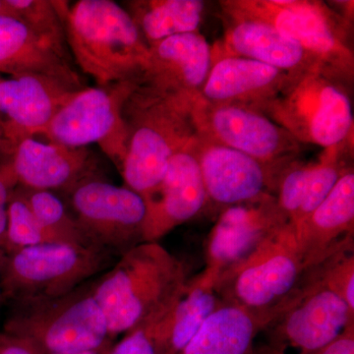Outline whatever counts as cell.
I'll use <instances>...</instances> for the list:
<instances>
[{"mask_svg": "<svg viewBox=\"0 0 354 354\" xmlns=\"http://www.w3.org/2000/svg\"><path fill=\"white\" fill-rule=\"evenodd\" d=\"M190 278L186 263L158 242H143L120 256L93 286L111 339L165 318Z\"/></svg>", "mask_w": 354, "mask_h": 354, "instance_id": "cell-1", "label": "cell"}, {"mask_svg": "<svg viewBox=\"0 0 354 354\" xmlns=\"http://www.w3.org/2000/svg\"><path fill=\"white\" fill-rule=\"evenodd\" d=\"M193 100L138 84L123 104L127 149L120 171L143 199L157 190L171 158L197 136Z\"/></svg>", "mask_w": 354, "mask_h": 354, "instance_id": "cell-2", "label": "cell"}, {"mask_svg": "<svg viewBox=\"0 0 354 354\" xmlns=\"http://www.w3.org/2000/svg\"><path fill=\"white\" fill-rule=\"evenodd\" d=\"M67 46L97 86L141 82L149 46L124 7L113 0H79L64 13Z\"/></svg>", "mask_w": 354, "mask_h": 354, "instance_id": "cell-3", "label": "cell"}, {"mask_svg": "<svg viewBox=\"0 0 354 354\" xmlns=\"http://www.w3.org/2000/svg\"><path fill=\"white\" fill-rule=\"evenodd\" d=\"M227 17L259 21L297 41L326 73L353 85L354 55L348 44L351 21L313 0H223Z\"/></svg>", "mask_w": 354, "mask_h": 354, "instance_id": "cell-4", "label": "cell"}, {"mask_svg": "<svg viewBox=\"0 0 354 354\" xmlns=\"http://www.w3.org/2000/svg\"><path fill=\"white\" fill-rule=\"evenodd\" d=\"M97 246L53 242L0 254V288L12 305L67 295L116 262Z\"/></svg>", "mask_w": 354, "mask_h": 354, "instance_id": "cell-5", "label": "cell"}, {"mask_svg": "<svg viewBox=\"0 0 354 354\" xmlns=\"http://www.w3.org/2000/svg\"><path fill=\"white\" fill-rule=\"evenodd\" d=\"M349 88L321 68L290 75L274 99L255 111L286 130L300 144L323 149L353 142Z\"/></svg>", "mask_w": 354, "mask_h": 354, "instance_id": "cell-6", "label": "cell"}, {"mask_svg": "<svg viewBox=\"0 0 354 354\" xmlns=\"http://www.w3.org/2000/svg\"><path fill=\"white\" fill-rule=\"evenodd\" d=\"M94 281L48 299L10 305L3 330L32 344L41 354L81 353L113 342L93 292Z\"/></svg>", "mask_w": 354, "mask_h": 354, "instance_id": "cell-7", "label": "cell"}, {"mask_svg": "<svg viewBox=\"0 0 354 354\" xmlns=\"http://www.w3.org/2000/svg\"><path fill=\"white\" fill-rule=\"evenodd\" d=\"M308 270L290 223L214 288L225 304L279 316L293 301Z\"/></svg>", "mask_w": 354, "mask_h": 354, "instance_id": "cell-8", "label": "cell"}, {"mask_svg": "<svg viewBox=\"0 0 354 354\" xmlns=\"http://www.w3.org/2000/svg\"><path fill=\"white\" fill-rule=\"evenodd\" d=\"M138 84L116 83L78 91L55 113L41 136L69 148L97 144L120 171L127 149L123 104Z\"/></svg>", "mask_w": 354, "mask_h": 354, "instance_id": "cell-9", "label": "cell"}, {"mask_svg": "<svg viewBox=\"0 0 354 354\" xmlns=\"http://www.w3.org/2000/svg\"><path fill=\"white\" fill-rule=\"evenodd\" d=\"M191 113L197 135L266 165L285 167L301 152L302 144L255 109L214 104L198 95L191 104Z\"/></svg>", "mask_w": 354, "mask_h": 354, "instance_id": "cell-10", "label": "cell"}, {"mask_svg": "<svg viewBox=\"0 0 354 354\" xmlns=\"http://www.w3.org/2000/svg\"><path fill=\"white\" fill-rule=\"evenodd\" d=\"M67 194L72 215L95 245L120 257L143 243L147 207L138 193L93 177Z\"/></svg>", "mask_w": 354, "mask_h": 354, "instance_id": "cell-11", "label": "cell"}, {"mask_svg": "<svg viewBox=\"0 0 354 354\" xmlns=\"http://www.w3.org/2000/svg\"><path fill=\"white\" fill-rule=\"evenodd\" d=\"M288 225L290 221L272 194L223 209L205 244L206 267L201 272L203 277L215 286Z\"/></svg>", "mask_w": 354, "mask_h": 354, "instance_id": "cell-12", "label": "cell"}, {"mask_svg": "<svg viewBox=\"0 0 354 354\" xmlns=\"http://www.w3.org/2000/svg\"><path fill=\"white\" fill-rule=\"evenodd\" d=\"M353 321L354 311L316 279L311 268L292 304L265 330L272 348L283 353L297 348L298 354H306L329 344Z\"/></svg>", "mask_w": 354, "mask_h": 354, "instance_id": "cell-13", "label": "cell"}, {"mask_svg": "<svg viewBox=\"0 0 354 354\" xmlns=\"http://www.w3.org/2000/svg\"><path fill=\"white\" fill-rule=\"evenodd\" d=\"M77 92L50 77L0 76V158H8L22 140L41 136Z\"/></svg>", "mask_w": 354, "mask_h": 354, "instance_id": "cell-14", "label": "cell"}, {"mask_svg": "<svg viewBox=\"0 0 354 354\" xmlns=\"http://www.w3.org/2000/svg\"><path fill=\"white\" fill-rule=\"evenodd\" d=\"M194 150L207 194V207L223 209L274 195L281 171L250 156L197 135Z\"/></svg>", "mask_w": 354, "mask_h": 354, "instance_id": "cell-15", "label": "cell"}, {"mask_svg": "<svg viewBox=\"0 0 354 354\" xmlns=\"http://www.w3.org/2000/svg\"><path fill=\"white\" fill-rule=\"evenodd\" d=\"M194 141L171 158L157 190L144 199L147 207L144 242H158L206 209V190Z\"/></svg>", "mask_w": 354, "mask_h": 354, "instance_id": "cell-16", "label": "cell"}, {"mask_svg": "<svg viewBox=\"0 0 354 354\" xmlns=\"http://www.w3.org/2000/svg\"><path fill=\"white\" fill-rule=\"evenodd\" d=\"M18 185L30 189L68 192L97 176V165L88 148H69L36 137L22 140L7 158Z\"/></svg>", "mask_w": 354, "mask_h": 354, "instance_id": "cell-17", "label": "cell"}, {"mask_svg": "<svg viewBox=\"0 0 354 354\" xmlns=\"http://www.w3.org/2000/svg\"><path fill=\"white\" fill-rule=\"evenodd\" d=\"M212 66V46L199 32L177 35L149 46L140 84L167 94L195 99Z\"/></svg>", "mask_w": 354, "mask_h": 354, "instance_id": "cell-18", "label": "cell"}, {"mask_svg": "<svg viewBox=\"0 0 354 354\" xmlns=\"http://www.w3.org/2000/svg\"><path fill=\"white\" fill-rule=\"evenodd\" d=\"M293 228L298 250L313 268L353 239V167L342 174L325 200Z\"/></svg>", "mask_w": 354, "mask_h": 354, "instance_id": "cell-19", "label": "cell"}, {"mask_svg": "<svg viewBox=\"0 0 354 354\" xmlns=\"http://www.w3.org/2000/svg\"><path fill=\"white\" fill-rule=\"evenodd\" d=\"M0 74L41 75L77 91L87 88L69 53L58 50L18 18L0 15Z\"/></svg>", "mask_w": 354, "mask_h": 354, "instance_id": "cell-20", "label": "cell"}, {"mask_svg": "<svg viewBox=\"0 0 354 354\" xmlns=\"http://www.w3.org/2000/svg\"><path fill=\"white\" fill-rule=\"evenodd\" d=\"M227 29L220 43L212 48V59L223 57L249 58L290 75L322 68L308 53L272 26L246 18L227 17ZM328 74V73H327Z\"/></svg>", "mask_w": 354, "mask_h": 354, "instance_id": "cell-21", "label": "cell"}, {"mask_svg": "<svg viewBox=\"0 0 354 354\" xmlns=\"http://www.w3.org/2000/svg\"><path fill=\"white\" fill-rule=\"evenodd\" d=\"M288 79L290 74L286 72L249 58H213L200 95L214 104L256 109L274 99Z\"/></svg>", "mask_w": 354, "mask_h": 354, "instance_id": "cell-22", "label": "cell"}, {"mask_svg": "<svg viewBox=\"0 0 354 354\" xmlns=\"http://www.w3.org/2000/svg\"><path fill=\"white\" fill-rule=\"evenodd\" d=\"M279 316L225 304L207 319L178 354H255L254 341Z\"/></svg>", "mask_w": 354, "mask_h": 354, "instance_id": "cell-23", "label": "cell"}, {"mask_svg": "<svg viewBox=\"0 0 354 354\" xmlns=\"http://www.w3.org/2000/svg\"><path fill=\"white\" fill-rule=\"evenodd\" d=\"M122 6L149 46L177 35L199 32L205 12L200 0H131Z\"/></svg>", "mask_w": 354, "mask_h": 354, "instance_id": "cell-24", "label": "cell"}, {"mask_svg": "<svg viewBox=\"0 0 354 354\" xmlns=\"http://www.w3.org/2000/svg\"><path fill=\"white\" fill-rule=\"evenodd\" d=\"M225 304L201 272L189 279L167 318L165 354H178L203 324Z\"/></svg>", "mask_w": 354, "mask_h": 354, "instance_id": "cell-25", "label": "cell"}, {"mask_svg": "<svg viewBox=\"0 0 354 354\" xmlns=\"http://www.w3.org/2000/svg\"><path fill=\"white\" fill-rule=\"evenodd\" d=\"M18 186L32 215L58 241L97 246L88 239L76 218L55 193Z\"/></svg>", "mask_w": 354, "mask_h": 354, "instance_id": "cell-26", "label": "cell"}, {"mask_svg": "<svg viewBox=\"0 0 354 354\" xmlns=\"http://www.w3.org/2000/svg\"><path fill=\"white\" fill-rule=\"evenodd\" d=\"M18 19L58 50L68 53L64 13L68 2L48 0H7Z\"/></svg>", "mask_w": 354, "mask_h": 354, "instance_id": "cell-27", "label": "cell"}, {"mask_svg": "<svg viewBox=\"0 0 354 354\" xmlns=\"http://www.w3.org/2000/svg\"><path fill=\"white\" fill-rule=\"evenodd\" d=\"M53 242L60 241L41 227V223L32 215L19 186H16L9 200L6 243V248L1 253Z\"/></svg>", "mask_w": 354, "mask_h": 354, "instance_id": "cell-28", "label": "cell"}, {"mask_svg": "<svg viewBox=\"0 0 354 354\" xmlns=\"http://www.w3.org/2000/svg\"><path fill=\"white\" fill-rule=\"evenodd\" d=\"M312 271L325 288L341 297L354 311L353 239L312 268Z\"/></svg>", "mask_w": 354, "mask_h": 354, "instance_id": "cell-29", "label": "cell"}, {"mask_svg": "<svg viewBox=\"0 0 354 354\" xmlns=\"http://www.w3.org/2000/svg\"><path fill=\"white\" fill-rule=\"evenodd\" d=\"M165 318L127 333L109 354H165Z\"/></svg>", "mask_w": 354, "mask_h": 354, "instance_id": "cell-30", "label": "cell"}, {"mask_svg": "<svg viewBox=\"0 0 354 354\" xmlns=\"http://www.w3.org/2000/svg\"><path fill=\"white\" fill-rule=\"evenodd\" d=\"M16 186L18 183L10 162L7 158H0V252L6 248L7 211L11 193Z\"/></svg>", "mask_w": 354, "mask_h": 354, "instance_id": "cell-31", "label": "cell"}, {"mask_svg": "<svg viewBox=\"0 0 354 354\" xmlns=\"http://www.w3.org/2000/svg\"><path fill=\"white\" fill-rule=\"evenodd\" d=\"M306 354H354V321L349 322L329 344Z\"/></svg>", "mask_w": 354, "mask_h": 354, "instance_id": "cell-32", "label": "cell"}, {"mask_svg": "<svg viewBox=\"0 0 354 354\" xmlns=\"http://www.w3.org/2000/svg\"><path fill=\"white\" fill-rule=\"evenodd\" d=\"M0 354H41L30 342L6 330L0 332Z\"/></svg>", "mask_w": 354, "mask_h": 354, "instance_id": "cell-33", "label": "cell"}, {"mask_svg": "<svg viewBox=\"0 0 354 354\" xmlns=\"http://www.w3.org/2000/svg\"><path fill=\"white\" fill-rule=\"evenodd\" d=\"M113 342H109L104 344L101 348L92 349V351H81V353H62V354H109V351L113 348Z\"/></svg>", "mask_w": 354, "mask_h": 354, "instance_id": "cell-34", "label": "cell"}, {"mask_svg": "<svg viewBox=\"0 0 354 354\" xmlns=\"http://www.w3.org/2000/svg\"><path fill=\"white\" fill-rule=\"evenodd\" d=\"M0 15L11 16V17L17 18L15 12L11 6H9L7 0H0Z\"/></svg>", "mask_w": 354, "mask_h": 354, "instance_id": "cell-35", "label": "cell"}, {"mask_svg": "<svg viewBox=\"0 0 354 354\" xmlns=\"http://www.w3.org/2000/svg\"><path fill=\"white\" fill-rule=\"evenodd\" d=\"M255 354H286L283 351L272 348V346H265V348L256 349Z\"/></svg>", "mask_w": 354, "mask_h": 354, "instance_id": "cell-36", "label": "cell"}, {"mask_svg": "<svg viewBox=\"0 0 354 354\" xmlns=\"http://www.w3.org/2000/svg\"><path fill=\"white\" fill-rule=\"evenodd\" d=\"M0 254H1V252H0ZM4 304H4L3 297H2L1 288H0V308H1Z\"/></svg>", "mask_w": 354, "mask_h": 354, "instance_id": "cell-37", "label": "cell"}, {"mask_svg": "<svg viewBox=\"0 0 354 354\" xmlns=\"http://www.w3.org/2000/svg\"><path fill=\"white\" fill-rule=\"evenodd\" d=\"M0 76H1V74H0Z\"/></svg>", "mask_w": 354, "mask_h": 354, "instance_id": "cell-38", "label": "cell"}]
</instances>
